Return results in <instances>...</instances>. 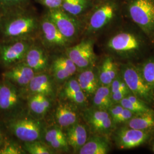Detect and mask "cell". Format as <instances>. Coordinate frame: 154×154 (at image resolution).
Returning a JSON list of instances; mask_svg holds the SVG:
<instances>
[{
    "label": "cell",
    "mask_w": 154,
    "mask_h": 154,
    "mask_svg": "<svg viewBox=\"0 0 154 154\" xmlns=\"http://www.w3.org/2000/svg\"><path fill=\"white\" fill-rule=\"evenodd\" d=\"M40 14L32 4L2 11L0 18L2 41L37 38Z\"/></svg>",
    "instance_id": "6da1fadb"
},
{
    "label": "cell",
    "mask_w": 154,
    "mask_h": 154,
    "mask_svg": "<svg viewBox=\"0 0 154 154\" xmlns=\"http://www.w3.org/2000/svg\"><path fill=\"white\" fill-rule=\"evenodd\" d=\"M123 8L121 0H97L83 20L82 38H94L111 28L119 20Z\"/></svg>",
    "instance_id": "7a4b0ae2"
},
{
    "label": "cell",
    "mask_w": 154,
    "mask_h": 154,
    "mask_svg": "<svg viewBox=\"0 0 154 154\" xmlns=\"http://www.w3.org/2000/svg\"><path fill=\"white\" fill-rule=\"evenodd\" d=\"M146 47L143 35L131 30H121L111 35L105 48L111 53L123 58H131L140 54Z\"/></svg>",
    "instance_id": "3957f363"
},
{
    "label": "cell",
    "mask_w": 154,
    "mask_h": 154,
    "mask_svg": "<svg viewBox=\"0 0 154 154\" xmlns=\"http://www.w3.org/2000/svg\"><path fill=\"white\" fill-rule=\"evenodd\" d=\"M146 36L154 38V0H126L123 8Z\"/></svg>",
    "instance_id": "277c9868"
},
{
    "label": "cell",
    "mask_w": 154,
    "mask_h": 154,
    "mask_svg": "<svg viewBox=\"0 0 154 154\" xmlns=\"http://www.w3.org/2000/svg\"><path fill=\"white\" fill-rule=\"evenodd\" d=\"M119 73L131 94L149 105H154V93L144 81L139 67L131 63L122 64Z\"/></svg>",
    "instance_id": "5b68a950"
},
{
    "label": "cell",
    "mask_w": 154,
    "mask_h": 154,
    "mask_svg": "<svg viewBox=\"0 0 154 154\" xmlns=\"http://www.w3.org/2000/svg\"><path fill=\"white\" fill-rule=\"evenodd\" d=\"M48 16L64 37L72 45L82 36L83 21L67 13L62 9H45Z\"/></svg>",
    "instance_id": "8992f818"
},
{
    "label": "cell",
    "mask_w": 154,
    "mask_h": 154,
    "mask_svg": "<svg viewBox=\"0 0 154 154\" xmlns=\"http://www.w3.org/2000/svg\"><path fill=\"white\" fill-rule=\"evenodd\" d=\"M37 38L48 51H63L72 45L50 19L45 11L40 14Z\"/></svg>",
    "instance_id": "52a82bcc"
},
{
    "label": "cell",
    "mask_w": 154,
    "mask_h": 154,
    "mask_svg": "<svg viewBox=\"0 0 154 154\" xmlns=\"http://www.w3.org/2000/svg\"><path fill=\"white\" fill-rule=\"evenodd\" d=\"M94 38L83 37L75 44L68 46L64 52L78 69L83 70L94 67L97 55L94 51Z\"/></svg>",
    "instance_id": "ba28073f"
},
{
    "label": "cell",
    "mask_w": 154,
    "mask_h": 154,
    "mask_svg": "<svg viewBox=\"0 0 154 154\" xmlns=\"http://www.w3.org/2000/svg\"><path fill=\"white\" fill-rule=\"evenodd\" d=\"M35 39L2 41L0 44L1 62L5 66H11L23 62L28 50Z\"/></svg>",
    "instance_id": "9c48e42d"
},
{
    "label": "cell",
    "mask_w": 154,
    "mask_h": 154,
    "mask_svg": "<svg viewBox=\"0 0 154 154\" xmlns=\"http://www.w3.org/2000/svg\"><path fill=\"white\" fill-rule=\"evenodd\" d=\"M152 131L140 130L123 125L114 131V140L118 149H131L146 143Z\"/></svg>",
    "instance_id": "30bf717a"
},
{
    "label": "cell",
    "mask_w": 154,
    "mask_h": 154,
    "mask_svg": "<svg viewBox=\"0 0 154 154\" xmlns=\"http://www.w3.org/2000/svg\"><path fill=\"white\" fill-rule=\"evenodd\" d=\"M9 127L17 138L25 142L38 140L42 132L41 122L30 117L12 120Z\"/></svg>",
    "instance_id": "8fae6325"
},
{
    "label": "cell",
    "mask_w": 154,
    "mask_h": 154,
    "mask_svg": "<svg viewBox=\"0 0 154 154\" xmlns=\"http://www.w3.org/2000/svg\"><path fill=\"white\" fill-rule=\"evenodd\" d=\"M83 117L91 130L98 135L107 136L116 128L107 111L91 107L84 111Z\"/></svg>",
    "instance_id": "7c38bea8"
},
{
    "label": "cell",
    "mask_w": 154,
    "mask_h": 154,
    "mask_svg": "<svg viewBox=\"0 0 154 154\" xmlns=\"http://www.w3.org/2000/svg\"><path fill=\"white\" fill-rule=\"evenodd\" d=\"M49 51L36 38L26 54L23 62L35 72H42L46 68L49 62Z\"/></svg>",
    "instance_id": "4fadbf2b"
},
{
    "label": "cell",
    "mask_w": 154,
    "mask_h": 154,
    "mask_svg": "<svg viewBox=\"0 0 154 154\" xmlns=\"http://www.w3.org/2000/svg\"><path fill=\"white\" fill-rule=\"evenodd\" d=\"M34 75L35 72L23 62L17 64L3 74L6 80L20 86L28 85Z\"/></svg>",
    "instance_id": "5bb4252c"
},
{
    "label": "cell",
    "mask_w": 154,
    "mask_h": 154,
    "mask_svg": "<svg viewBox=\"0 0 154 154\" xmlns=\"http://www.w3.org/2000/svg\"><path fill=\"white\" fill-rule=\"evenodd\" d=\"M19 103L18 95L16 88L11 82L6 80L0 83V109L11 111Z\"/></svg>",
    "instance_id": "9a60e30c"
},
{
    "label": "cell",
    "mask_w": 154,
    "mask_h": 154,
    "mask_svg": "<svg viewBox=\"0 0 154 154\" xmlns=\"http://www.w3.org/2000/svg\"><path fill=\"white\" fill-rule=\"evenodd\" d=\"M97 0H63L61 9L83 20L93 8Z\"/></svg>",
    "instance_id": "2e32d148"
},
{
    "label": "cell",
    "mask_w": 154,
    "mask_h": 154,
    "mask_svg": "<svg viewBox=\"0 0 154 154\" xmlns=\"http://www.w3.org/2000/svg\"><path fill=\"white\" fill-rule=\"evenodd\" d=\"M119 74V68L113 57L107 55L103 58L98 72L99 85L110 86Z\"/></svg>",
    "instance_id": "e0dca14e"
},
{
    "label": "cell",
    "mask_w": 154,
    "mask_h": 154,
    "mask_svg": "<svg viewBox=\"0 0 154 154\" xmlns=\"http://www.w3.org/2000/svg\"><path fill=\"white\" fill-rule=\"evenodd\" d=\"M66 137L69 146L72 147L74 152H78L88 139L87 128L82 123L77 122L69 127Z\"/></svg>",
    "instance_id": "ac0fdd59"
},
{
    "label": "cell",
    "mask_w": 154,
    "mask_h": 154,
    "mask_svg": "<svg viewBox=\"0 0 154 154\" xmlns=\"http://www.w3.org/2000/svg\"><path fill=\"white\" fill-rule=\"evenodd\" d=\"M110 151V142L105 135H95L88 138L78 151L79 154H106Z\"/></svg>",
    "instance_id": "d6986e66"
},
{
    "label": "cell",
    "mask_w": 154,
    "mask_h": 154,
    "mask_svg": "<svg viewBox=\"0 0 154 154\" xmlns=\"http://www.w3.org/2000/svg\"><path fill=\"white\" fill-rule=\"evenodd\" d=\"M77 81L86 96L93 95L100 85L98 72H95L94 67L82 70Z\"/></svg>",
    "instance_id": "ffe728a7"
},
{
    "label": "cell",
    "mask_w": 154,
    "mask_h": 154,
    "mask_svg": "<svg viewBox=\"0 0 154 154\" xmlns=\"http://www.w3.org/2000/svg\"><path fill=\"white\" fill-rule=\"evenodd\" d=\"M28 86L33 94H41L49 97L54 94L52 81L50 78L45 74L35 75Z\"/></svg>",
    "instance_id": "44dd1931"
},
{
    "label": "cell",
    "mask_w": 154,
    "mask_h": 154,
    "mask_svg": "<svg viewBox=\"0 0 154 154\" xmlns=\"http://www.w3.org/2000/svg\"><path fill=\"white\" fill-rule=\"evenodd\" d=\"M123 125L134 129L146 131L154 130V110L135 114Z\"/></svg>",
    "instance_id": "7402d4cb"
},
{
    "label": "cell",
    "mask_w": 154,
    "mask_h": 154,
    "mask_svg": "<svg viewBox=\"0 0 154 154\" xmlns=\"http://www.w3.org/2000/svg\"><path fill=\"white\" fill-rule=\"evenodd\" d=\"M56 122L61 127H69L78 122L75 109L68 104L59 105L55 111Z\"/></svg>",
    "instance_id": "603a6c76"
},
{
    "label": "cell",
    "mask_w": 154,
    "mask_h": 154,
    "mask_svg": "<svg viewBox=\"0 0 154 154\" xmlns=\"http://www.w3.org/2000/svg\"><path fill=\"white\" fill-rule=\"evenodd\" d=\"M62 93L66 98L75 105L85 106L87 103V96L81 88L77 79H70L66 83Z\"/></svg>",
    "instance_id": "cb8c5ba5"
},
{
    "label": "cell",
    "mask_w": 154,
    "mask_h": 154,
    "mask_svg": "<svg viewBox=\"0 0 154 154\" xmlns=\"http://www.w3.org/2000/svg\"><path fill=\"white\" fill-rule=\"evenodd\" d=\"M45 139L52 149L63 151H69V146L66 135L58 127H53L48 130L45 133Z\"/></svg>",
    "instance_id": "d4e9b609"
},
{
    "label": "cell",
    "mask_w": 154,
    "mask_h": 154,
    "mask_svg": "<svg viewBox=\"0 0 154 154\" xmlns=\"http://www.w3.org/2000/svg\"><path fill=\"white\" fill-rule=\"evenodd\" d=\"M111 94L110 86L99 85L93 94L92 107L99 110L107 111L113 105Z\"/></svg>",
    "instance_id": "484cf974"
},
{
    "label": "cell",
    "mask_w": 154,
    "mask_h": 154,
    "mask_svg": "<svg viewBox=\"0 0 154 154\" xmlns=\"http://www.w3.org/2000/svg\"><path fill=\"white\" fill-rule=\"evenodd\" d=\"M29 107L33 114L37 116H44L50 107V100L48 97L35 94L29 100Z\"/></svg>",
    "instance_id": "4316f807"
},
{
    "label": "cell",
    "mask_w": 154,
    "mask_h": 154,
    "mask_svg": "<svg viewBox=\"0 0 154 154\" xmlns=\"http://www.w3.org/2000/svg\"><path fill=\"white\" fill-rule=\"evenodd\" d=\"M139 69L144 81L154 93V57L144 61Z\"/></svg>",
    "instance_id": "83f0119b"
},
{
    "label": "cell",
    "mask_w": 154,
    "mask_h": 154,
    "mask_svg": "<svg viewBox=\"0 0 154 154\" xmlns=\"http://www.w3.org/2000/svg\"><path fill=\"white\" fill-rule=\"evenodd\" d=\"M24 149L29 154H54L53 151L44 143L38 140L30 142H25Z\"/></svg>",
    "instance_id": "f1b7e54d"
},
{
    "label": "cell",
    "mask_w": 154,
    "mask_h": 154,
    "mask_svg": "<svg viewBox=\"0 0 154 154\" xmlns=\"http://www.w3.org/2000/svg\"><path fill=\"white\" fill-rule=\"evenodd\" d=\"M119 104H121L124 108L130 110L135 114L143 113L152 110L149 105L145 102L140 103H135L130 101L129 99H127L126 97L122 99L119 102Z\"/></svg>",
    "instance_id": "f546056e"
},
{
    "label": "cell",
    "mask_w": 154,
    "mask_h": 154,
    "mask_svg": "<svg viewBox=\"0 0 154 154\" xmlns=\"http://www.w3.org/2000/svg\"><path fill=\"white\" fill-rule=\"evenodd\" d=\"M53 63L63 67L72 75L77 72L78 69L74 63L66 55L65 52L63 55L58 57L53 62Z\"/></svg>",
    "instance_id": "4dcf8cb0"
},
{
    "label": "cell",
    "mask_w": 154,
    "mask_h": 154,
    "mask_svg": "<svg viewBox=\"0 0 154 154\" xmlns=\"http://www.w3.org/2000/svg\"><path fill=\"white\" fill-rule=\"evenodd\" d=\"M32 4V0H0V10L5 11Z\"/></svg>",
    "instance_id": "1f68e13d"
},
{
    "label": "cell",
    "mask_w": 154,
    "mask_h": 154,
    "mask_svg": "<svg viewBox=\"0 0 154 154\" xmlns=\"http://www.w3.org/2000/svg\"><path fill=\"white\" fill-rule=\"evenodd\" d=\"M111 93H113L119 91H130L126 83L122 79L120 73L113 80L110 86ZM131 92V91H130Z\"/></svg>",
    "instance_id": "d6a6232c"
},
{
    "label": "cell",
    "mask_w": 154,
    "mask_h": 154,
    "mask_svg": "<svg viewBox=\"0 0 154 154\" xmlns=\"http://www.w3.org/2000/svg\"><path fill=\"white\" fill-rule=\"evenodd\" d=\"M52 70L56 80L60 82L65 81L67 78L72 76V75L65 69L54 63H53Z\"/></svg>",
    "instance_id": "836d02e7"
},
{
    "label": "cell",
    "mask_w": 154,
    "mask_h": 154,
    "mask_svg": "<svg viewBox=\"0 0 154 154\" xmlns=\"http://www.w3.org/2000/svg\"><path fill=\"white\" fill-rule=\"evenodd\" d=\"M35 2L44 6L45 9L53 10L61 8L63 0H34Z\"/></svg>",
    "instance_id": "e575fe53"
},
{
    "label": "cell",
    "mask_w": 154,
    "mask_h": 154,
    "mask_svg": "<svg viewBox=\"0 0 154 154\" xmlns=\"http://www.w3.org/2000/svg\"><path fill=\"white\" fill-rule=\"evenodd\" d=\"M23 151L18 145L13 143H9L0 149L1 154H23Z\"/></svg>",
    "instance_id": "d590c367"
},
{
    "label": "cell",
    "mask_w": 154,
    "mask_h": 154,
    "mask_svg": "<svg viewBox=\"0 0 154 154\" xmlns=\"http://www.w3.org/2000/svg\"><path fill=\"white\" fill-rule=\"evenodd\" d=\"M134 115H135V114H134L133 112L124 108L121 114L117 118V119L114 122V123L116 125V126L117 125L119 124L124 125Z\"/></svg>",
    "instance_id": "8d00e7d4"
},
{
    "label": "cell",
    "mask_w": 154,
    "mask_h": 154,
    "mask_svg": "<svg viewBox=\"0 0 154 154\" xmlns=\"http://www.w3.org/2000/svg\"><path fill=\"white\" fill-rule=\"evenodd\" d=\"M123 109L124 107L121 104L117 103V104L112 105L109 109V110H107L113 123L121 114Z\"/></svg>",
    "instance_id": "74e56055"
},
{
    "label": "cell",
    "mask_w": 154,
    "mask_h": 154,
    "mask_svg": "<svg viewBox=\"0 0 154 154\" xmlns=\"http://www.w3.org/2000/svg\"><path fill=\"white\" fill-rule=\"evenodd\" d=\"M130 93H131L129 91H119L117 92L111 93V98L112 104L114 105V104L119 103V102L122 99L126 97L127 95Z\"/></svg>",
    "instance_id": "f35d334b"
},
{
    "label": "cell",
    "mask_w": 154,
    "mask_h": 154,
    "mask_svg": "<svg viewBox=\"0 0 154 154\" xmlns=\"http://www.w3.org/2000/svg\"><path fill=\"white\" fill-rule=\"evenodd\" d=\"M2 142H3V137H2V132L0 131V146L2 145Z\"/></svg>",
    "instance_id": "ab89813d"
},
{
    "label": "cell",
    "mask_w": 154,
    "mask_h": 154,
    "mask_svg": "<svg viewBox=\"0 0 154 154\" xmlns=\"http://www.w3.org/2000/svg\"><path fill=\"white\" fill-rule=\"evenodd\" d=\"M151 149H152V151H153V152L154 153V142L152 143V146H151Z\"/></svg>",
    "instance_id": "60d3db41"
},
{
    "label": "cell",
    "mask_w": 154,
    "mask_h": 154,
    "mask_svg": "<svg viewBox=\"0 0 154 154\" xmlns=\"http://www.w3.org/2000/svg\"><path fill=\"white\" fill-rule=\"evenodd\" d=\"M2 11L1 10H0V18H1V16H2Z\"/></svg>",
    "instance_id": "b9f144b4"
}]
</instances>
